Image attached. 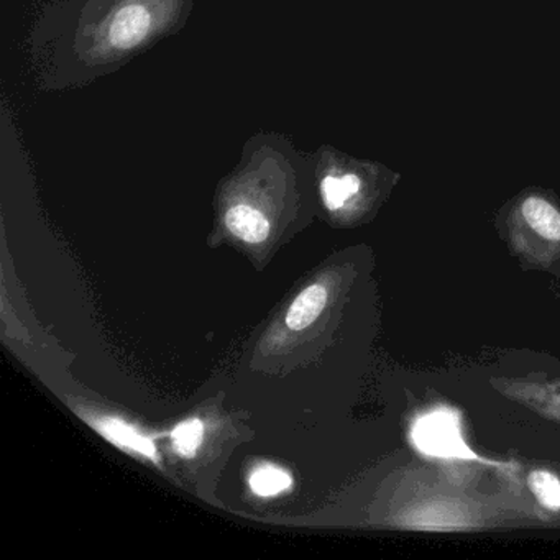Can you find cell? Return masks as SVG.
Masks as SVG:
<instances>
[{
	"mask_svg": "<svg viewBox=\"0 0 560 560\" xmlns=\"http://www.w3.org/2000/svg\"><path fill=\"white\" fill-rule=\"evenodd\" d=\"M196 0H44L27 35L40 93L83 90L185 31Z\"/></svg>",
	"mask_w": 560,
	"mask_h": 560,
	"instance_id": "6da1fadb",
	"label": "cell"
},
{
	"mask_svg": "<svg viewBox=\"0 0 560 560\" xmlns=\"http://www.w3.org/2000/svg\"><path fill=\"white\" fill-rule=\"evenodd\" d=\"M498 392L510 396L521 405L529 406L546 418L560 422V383L523 382V380H498Z\"/></svg>",
	"mask_w": 560,
	"mask_h": 560,
	"instance_id": "7a4b0ae2",
	"label": "cell"
},
{
	"mask_svg": "<svg viewBox=\"0 0 560 560\" xmlns=\"http://www.w3.org/2000/svg\"><path fill=\"white\" fill-rule=\"evenodd\" d=\"M222 222L228 232L248 245L264 244L273 229L268 215L242 202H222Z\"/></svg>",
	"mask_w": 560,
	"mask_h": 560,
	"instance_id": "3957f363",
	"label": "cell"
},
{
	"mask_svg": "<svg viewBox=\"0 0 560 560\" xmlns=\"http://www.w3.org/2000/svg\"><path fill=\"white\" fill-rule=\"evenodd\" d=\"M90 422L101 435H104L114 445H119V447L126 448V451L136 452V454L159 464L160 455L159 451H156L155 442L149 435L140 432L139 429L127 424L122 419L109 418V416L94 418Z\"/></svg>",
	"mask_w": 560,
	"mask_h": 560,
	"instance_id": "277c9868",
	"label": "cell"
},
{
	"mask_svg": "<svg viewBox=\"0 0 560 560\" xmlns=\"http://www.w3.org/2000/svg\"><path fill=\"white\" fill-rule=\"evenodd\" d=\"M521 219L542 241L559 244L560 211L540 196H529L521 202Z\"/></svg>",
	"mask_w": 560,
	"mask_h": 560,
	"instance_id": "5b68a950",
	"label": "cell"
},
{
	"mask_svg": "<svg viewBox=\"0 0 560 560\" xmlns=\"http://www.w3.org/2000/svg\"><path fill=\"white\" fill-rule=\"evenodd\" d=\"M327 290L323 284H311L293 301L287 314L291 330H303L314 323L327 304Z\"/></svg>",
	"mask_w": 560,
	"mask_h": 560,
	"instance_id": "8992f818",
	"label": "cell"
},
{
	"mask_svg": "<svg viewBox=\"0 0 560 560\" xmlns=\"http://www.w3.org/2000/svg\"><path fill=\"white\" fill-rule=\"evenodd\" d=\"M248 485L257 497L271 498L290 490L293 487V478L280 467L265 465L254 470Z\"/></svg>",
	"mask_w": 560,
	"mask_h": 560,
	"instance_id": "52a82bcc",
	"label": "cell"
},
{
	"mask_svg": "<svg viewBox=\"0 0 560 560\" xmlns=\"http://www.w3.org/2000/svg\"><path fill=\"white\" fill-rule=\"evenodd\" d=\"M205 439V424L201 419H186L179 422L172 432V442L175 451L182 457L192 458L198 454Z\"/></svg>",
	"mask_w": 560,
	"mask_h": 560,
	"instance_id": "ba28073f",
	"label": "cell"
},
{
	"mask_svg": "<svg viewBox=\"0 0 560 560\" xmlns=\"http://www.w3.org/2000/svg\"><path fill=\"white\" fill-rule=\"evenodd\" d=\"M530 490L542 506L552 511L560 510V480L547 470H534L529 475Z\"/></svg>",
	"mask_w": 560,
	"mask_h": 560,
	"instance_id": "9c48e42d",
	"label": "cell"
}]
</instances>
